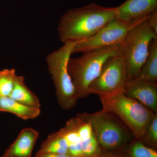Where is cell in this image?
I'll list each match as a JSON object with an SVG mask.
<instances>
[{"mask_svg":"<svg viewBox=\"0 0 157 157\" xmlns=\"http://www.w3.org/2000/svg\"><path fill=\"white\" fill-rule=\"evenodd\" d=\"M116 13V7L107 8L95 3L70 9L59 23L60 39L64 43L86 40L115 18Z\"/></svg>","mask_w":157,"mask_h":157,"instance_id":"6da1fadb","label":"cell"},{"mask_svg":"<svg viewBox=\"0 0 157 157\" xmlns=\"http://www.w3.org/2000/svg\"><path fill=\"white\" fill-rule=\"evenodd\" d=\"M120 45L86 52L78 57L70 58L68 70L78 99L89 95L90 85L100 75L107 59L122 54Z\"/></svg>","mask_w":157,"mask_h":157,"instance_id":"7a4b0ae2","label":"cell"},{"mask_svg":"<svg viewBox=\"0 0 157 157\" xmlns=\"http://www.w3.org/2000/svg\"><path fill=\"white\" fill-rule=\"evenodd\" d=\"M100 98L102 110L116 116L135 137L143 138L155 114L152 110L123 93Z\"/></svg>","mask_w":157,"mask_h":157,"instance_id":"3957f363","label":"cell"},{"mask_svg":"<svg viewBox=\"0 0 157 157\" xmlns=\"http://www.w3.org/2000/svg\"><path fill=\"white\" fill-rule=\"evenodd\" d=\"M149 16V15H148ZM148 17L131 29L121 44V52L126 64L128 81L140 74L157 35L149 24Z\"/></svg>","mask_w":157,"mask_h":157,"instance_id":"277c9868","label":"cell"},{"mask_svg":"<svg viewBox=\"0 0 157 157\" xmlns=\"http://www.w3.org/2000/svg\"><path fill=\"white\" fill-rule=\"evenodd\" d=\"M79 42L64 43L61 48L49 54L46 59L56 90L58 101L64 109L73 108L78 99L69 73L68 64L73 48Z\"/></svg>","mask_w":157,"mask_h":157,"instance_id":"5b68a950","label":"cell"},{"mask_svg":"<svg viewBox=\"0 0 157 157\" xmlns=\"http://www.w3.org/2000/svg\"><path fill=\"white\" fill-rule=\"evenodd\" d=\"M128 82L126 64L122 54L114 56L107 59L100 75L90 85L89 94L99 97H107L124 93Z\"/></svg>","mask_w":157,"mask_h":157,"instance_id":"8992f818","label":"cell"},{"mask_svg":"<svg viewBox=\"0 0 157 157\" xmlns=\"http://www.w3.org/2000/svg\"><path fill=\"white\" fill-rule=\"evenodd\" d=\"M78 117L91 125L99 144L104 148H117L128 140L127 130L111 116V113L102 110L94 113H83Z\"/></svg>","mask_w":157,"mask_h":157,"instance_id":"52a82bcc","label":"cell"},{"mask_svg":"<svg viewBox=\"0 0 157 157\" xmlns=\"http://www.w3.org/2000/svg\"><path fill=\"white\" fill-rule=\"evenodd\" d=\"M148 16L131 21L113 18L92 36L78 42L73 48V54L83 53L120 44L129 31Z\"/></svg>","mask_w":157,"mask_h":157,"instance_id":"ba28073f","label":"cell"},{"mask_svg":"<svg viewBox=\"0 0 157 157\" xmlns=\"http://www.w3.org/2000/svg\"><path fill=\"white\" fill-rule=\"evenodd\" d=\"M124 94L140 102L152 111L157 112L156 82L135 78L128 82Z\"/></svg>","mask_w":157,"mask_h":157,"instance_id":"9c48e42d","label":"cell"},{"mask_svg":"<svg viewBox=\"0 0 157 157\" xmlns=\"http://www.w3.org/2000/svg\"><path fill=\"white\" fill-rule=\"evenodd\" d=\"M157 9V0H126L116 7L115 18L131 21L148 16Z\"/></svg>","mask_w":157,"mask_h":157,"instance_id":"30bf717a","label":"cell"},{"mask_svg":"<svg viewBox=\"0 0 157 157\" xmlns=\"http://www.w3.org/2000/svg\"><path fill=\"white\" fill-rule=\"evenodd\" d=\"M39 133L31 128H25L8 149L4 156L13 157H31Z\"/></svg>","mask_w":157,"mask_h":157,"instance_id":"8fae6325","label":"cell"},{"mask_svg":"<svg viewBox=\"0 0 157 157\" xmlns=\"http://www.w3.org/2000/svg\"><path fill=\"white\" fill-rule=\"evenodd\" d=\"M0 112L13 113L22 119H32L40 114V109L26 106L9 97L0 96Z\"/></svg>","mask_w":157,"mask_h":157,"instance_id":"7c38bea8","label":"cell"},{"mask_svg":"<svg viewBox=\"0 0 157 157\" xmlns=\"http://www.w3.org/2000/svg\"><path fill=\"white\" fill-rule=\"evenodd\" d=\"M9 97L26 106L40 109L41 105L39 99L26 86L22 76H16L14 87Z\"/></svg>","mask_w":157,"mask_h":157,"instance_id":"4fadbf2b","label":"cell"},{"mask_svg":"<svg viewBox=\"0 0 157 157\" xmlns=\"http://www.w3.org/2000/svg\"><path fill=\"white\" fill-rule=\"evenodd\" d=\"M136 79L156 82L157 80V39L150 46L149 52L140 74ZM133 80V79H132Z\"/></svg>","mask_w":157,"mask_h":157,"instance_id":"5bb4252c","label":"cell"},{"mask_svg":"<svg viewBox=\"0 0 157 157\" xmlns=\"http://www.w3.org/2000/svg\"><path fill=\"white\" fill-rule=\"evenodd\" d=\"M39 152L52 153L58 154H70L69 145L60 131L49 136L43 144Z\"/></svg>","mask_w":157,"mask_h":157,"instance_id":"9a60e30c","label":"cell"},{"mask_svg":"<svg viewBox=\"0 0 157 157\" xmlns=\"http://www.w3.org/2000/svg\"><path fill=\"white\" fill-rule=\"evenodd\" d=\"M16 76L14 69L0 71V96L9 97L14 87Z\"/></svg>","mask_w":157,"mask_h":157,"instance_id":"2e32d148","label":"cell"},{"mask_svg":"<svg viewBox=\"0 0 157 157\" xmlns=\"http://www.w3.org/2000/svg\"><path fill=\"white\" fill-rule=\"evenodd\" d=\"M131 157H157L155 150L147 147L140 141L133 144L130 150Z\"/></svg>","mask_w":157,"mask_h":157,"instance_id":"e0dca14e","label":"cell"},{"mask_svg":"<svg viewBox=\"0 0 157 157\" xmlns=\"http://www.w3.org/2000/svg\"><path fill=\"white\" fill-rule=\"evenodd\" d=\"M81 146L82 153L85 155H99L98 153L99 143L94 134L86 140H82Z\"/></svg>","mask_w":157,"mask_h":157,"instance_id":"ac0fdd59","label":"cell"},{"mask_svg":"<svg viewBox=\"0 0 157 157\" xmlns=\"http://www.w3.org/2000/svg\"><path fill=\"white\" fill-rule=\"evenodd\" d=\"M147 141L154 144L157 142V115L154 114L149 124L145 134L143 137Z\"/></svg>","mask_w":157,"mask_h":157,"instance_id":"d6986e66","label":"cell"},{"mask_svg":"<svg viewBox=\"0 0 157 157\" xmlns=\"http://www.w3.org/2000/svg\"><path fill=\"white\" fill-rule=\"evenodd\" d=\"M79 119L80 122L77 127V132L82 140H86L94 135L92 128L89 123L83 121L80 118Z\"/></svg>","mask_w":157,"mask_h":157,"instance_id":"ffe728a7","label":"cell"},{"mask_svg":"<svg viewBox=\"0 0 157 157\" xmlns=\"http://www.w3.org/2000/svg\"><path fill=\"white\" fill-rule=\"evenodd\" d=\"M69 153L73 156H80L83 155L82 149L81 142L76 144H72L69 146Z\"/></svg>","mask_w":157,"mask_h":157,"instance_id":"44dd1931","label":"cell"},{"mask_svg":"<svg viewBox=\"0 0 157 157\" xmlns=\"http://www.w3.org/2000/svg\"><path fill=\"white\" fill-rule=\"evenodd\" d=\"M147 20L151 28L157 35V9L149 15Z\"/></svg>","mask_w":157,"mask_h":157,"instance_id":"7402d4cb","label":"cell"},{"mask_svg":"<svg viewBox=\"0 0 157 157\" xmlns=\"http://www.w3.org/2000/svg\"><path fill=\"white\" fill-rule=\"evenodd\" d=\"M70 154H58L52 153L39 152L36 157H70Z\"/></svg>","mask_w":157,"mask_h":157,"instance_id":"603a6c76","label":"cell"},{"mask_svg":"<svg viewBox=\"0 0 157 157\" xmlns=\"http://www.w3.org/2000/svg\"><path fill=\"white\" fill-rule=\"evenodd\" d=\"M103 156L104 155H94L91 156H87L83 155L80 156H73L71 155L70 157H103Z\"/></svg>","mask_w":157,"mask_h":157,"instance_id":"cb8c5ba5","label":"cell"},{"mask_svg":"<svg viewBox=\"0 0 157 157\" xmlns=\"http://www.w3.org/2000/svg\"><path fill=\"white\" fill-rule=\"evenodd\" d=\"M103 157H113V156H103Z\"/></svg>","mask_w":157,"mask_h":157,"instance_id":"d4e9b609","label":"cell"},{"mask_svg":"<svg viewBox=\"0 0 157 157\" xmlns=\"http://www.w3.org/2000/svg\"><path fill=\"white\" fill-rule=\"evenodd\" d=\"M2 157H11V156H4V155H3Z\"/></svg>","mask_w":157,"mask_h":157,"instance_id":"484cf974","label":"cell"}]
</instances>
